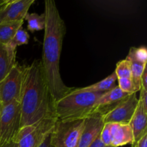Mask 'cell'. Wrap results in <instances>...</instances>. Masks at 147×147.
<instances>
[{"label": "cell", "mask_w": 147, "mask_h": 147, "mask_svg": "<svg viewBox=\"0 0 147 147\" xmlns=\"http://www.w3.org/2000/svg\"><path fill=\"white\" fill-rule=\"evenodd\" d=\"M111 142L113 147L123 146L134 143V134L130 125L123 123H111Z\"/></svg>", "instance_id": "7c38bea8"}, {"label": "cell", "mask_w": 147, "mask_h": 147, "mask_svg": "<svg viewBox=\"0 0 147 147\" xmlns=\"http://www.w3.org/2000/svg\"><path fill=\"white\" fill-rule=\"evenodd\" d=\"M24 20L27 22V30L31 32L40 31L45 29V13L38 14L37 13H29L26 14Z\"/></svg>", "instance_id": "ac0fdd59"}, {"label": "cell", "mask_w": 147, "mask_h": 147, "mask_svg": "<svg viewBox=\"0 0 147 147\" xmlns=\"http://www.w3.org/2000/svg\"><path fill=\"white\" fill-rule=\"evenodd\" d=\"M131 65V80L134 86L135 90L137 93L141 89V78L142 73L146 67V64H143L139 61L136 60L131 54H128L126 57Z\"/></svg>", "instance_id": "2e32d148"}, {"label": "cell", "mask_w": 147, "mask_h": 147, "mask_svg": "<svg viewBox=\"0 0 147 147\" xmlns=\"http://www.w3.org/2000/svg\"><path fill=\"white\" fill-rule=\"evenodd\" d=\"M129 95V93L122 91L119 86H116L111 90L101 95L96 103L93 113H98L102 116H105L114 109Z\"/></svg>", "instance_id": "8fae6325"}, {"label": "cell", "mask_w": 147, "mask_h": 147, "mask_svg": "<svg viewBox=\"0 0 147 147\" xmlns=\"http://www.w3.org/2000/svg\"><path fill=\"white\" fill-rule=\"evenodd\" d=\"M84 119L62 121L56 119L51 134L53 147H78Z\"/></svg>", "instance_id": "5b68a950"}, {"label": "cell", "mask_w": 147, "mask_h": 147, "mask_svg": "<svg viewBox=\"0 0 147 147\" xmlns=\"http://www.w3.org/2000/svg\"><path fill=\"white\" fill-rule=\"evenodd\" d=\"M141 88L147 90V69L145 67L141 78Z\"/></svg>", "instance_id": "484cf974"}, {"label": "cell", "mask_w": 147, "mask_h": 147, "mask_svg": "<svg viewBox=\"0 0 147 147\" xmlns=\"http://www.w3.org/2000/svg\"><path fill=\"white\" fill-rule=\"evenodd\" d=\"M88 147H113V146H106V145H105L102 142V141L100 140V136H99L98 137L97 139H96V140H95L94 142H93Z\"/></svg>", "instance_id": "83f0119b"}, {"label": "cell", "mask_w": 147, "mask_h": 147, "mask_svg": "<svg viewBox=\"0 0 147 147\" xmlns=\"http://www.w3.org/2000/svg\"><path fill=\"white\" fill-rule=\"evenodd\" d=\"M45 26L41 63L46 82L54 102L64 97L73 88L67 87L60 73V59L63 37L66 33L64 21L61 18L55 2L45 1Z\"/></svg>", "instance_id": "6da1fadb"}, {"label": "cell", "mask_w": 147, "mask_h": 147, "mask_svg": "<svg viewBox=\"0 0 147 147\" xmlns=\"http://www.w3.org/2000/svg\"><path fill=\"white\" fill-rule=\"evenodd\" d=\"M111 123H104L103 129L100 133V138L103 144L106 146H111Z\"/></svg>", "instance_id": "603a6c76"}, {"label": "cell", "mask_w": 147, "mask_h": 147, "mask_svg": "<svg viewBox=\"0 0 147 147\" xmlns=\"http://www.w3.org/2000/svg\"><path fill=\"white\" fill-rule=\"evenodd\" d=\"M129 53L140 63L143 64L147 63V50L144 46H141L139 47H131Z\"/></svg>", "instance_id": "44dd1931"}, {"label": "cell", "mask_w": 147, "mask_h": 147, "mask_svg": "<svg viewBox=\"0 0 147 147\" xmlns=\"http://www.w3.org/2000/svg\"><path fill=\"white\" fill-rule=\"evenodd\" d=\"M2 147H18L17 146V144L14 142H11L7 144L6 145L3 146Z\"/></svg>", "instance_id": "f1b7e54d"}, {"label": "cell", "mask_w": 147, "mask_h": 147, "mask_svg": "<svg viewBox=\"0 0 147 147\" xmlns=\"http://www.w3.org/2000/svg\"><path fill=\"white\" fill-rule=\"evenodd\" d=\"M117 80L119 82V86H118L123 92L126 93H129V94L136 93L131 79L118 78Z\"/></svg>", "instance_id": "7402d4cb"}, {"label": "cell", "mask_w": 147, "mask_h": 147, "mask_svg": "<svg viewBox=\"0 0 147 147\" xmlns=\"http://www.w3.org/2000/svg\"><path fill=\"white\" fill-rule=\"evenodd\" d=\"M139 99L136 93L129 94L114 109L103 116V122L104 123L128 124L136 111Z\"/></svg>", "instance_id": "ba28073f"}, {"label": "cell", "mask_w": 147, "mask_h": 147, "mask_svg": "<svg viewBox=\"0 0 147 147\" xmlns=\"http://www.w3.org/2000/svg\"><path fill=\"white\" fill-rule=\"evenodd\" d=\"M16 63V50L0 43V80L4 79Z\"/></svg>", "instance_id": "5bb4252c"}, {"label": "cell", "mask_w": 147, "mask_h": 147, "mask_svg": "<svg viewBox=\"0 0 147 147\" xmlns=\"http://www.w3.org/2000/svg\"><path fill=\"white\" fill-rule=\"evenodd\" d=\"M103 93L80 91L74 88L54 103L56 119L67 121L86 119L93 114L96 103Z\"/></svg>", "instance_id": "3957f363"}, {"label": "cell", "mask_w": 147, "mask_h": 147, "mask_svg": "<svg viewBox=\"0 0 147 147\" xmlns=\"http://www.w3.org/2000/svg\"><path fill=\"white\" fill-rule=\"evenodd\" d=\"M29 40H30V34L26 30H24L22 28V27H21L17 30L15 35L14 36L12 40L10 41V42L7 44V45L10 48L16 50V48L18 46L28 44Z\"/></svg>", "instance_id": "d6986e66"}, {"label": "cell", "mask_w": 147, "mask_h": 147, "mask_svg": "<svg viewBox=\"0 0 147 147\" xmlns=\"http://www.w3.org/2000/svg\"><path fill=\"white\" fill-rule=\"evenodd\" d=\"M23 22L24 21L0 24V43L9 44L17 30L22 26Z\"/></svg>", "instance_id": "e0dca14e"}, {"label": "cell", "mask_w": 147, "mask_h": 147, "mask_svg": "<svg viewBox=\"0 0 147 147\" xmlns=\"http://www.w3.org/2000/svg\"><path fill=\"white\" fill-rule=\"evenodd\" d=\"M55 121V118L45 119L31 126L20 128L13 142L18 147H39L52 132Z\"/></svg>", "instance_id": "8992f818"}, {"label": "cell", "mask_w": 147, "mask_h": 147, "mask_svg": "<svg viewBox=\"0 0 147 147\" xmlns=\"http://www.w3.org/2000/svg\"><path fill=\"white\" fill-rule=\"evenodd\" d=\"M23 67L16 63L4 79L0 80V103L1 105L14 100L20 102Z\"/></svg>", "instance_id": "52a82bcc"}, {"label": "cell", "mask_w": 147, "mask_h": 147, "mask_svg": "<svg viewBox=\"0 0 147 147\" xmlns=\"http://www.w3.org/2000/svg\"><path fill=\"white\" fill-rule=\"evenodd\" d=\"M51 134L52 132H50L49 134L47 135V136L45 138L42 143L40 144V146L39 147H53L51 144Z\"/></svg>", "instance_id": "4316f807"}, {"label": "cell", "mask_w": 147, "mask_h": 147, "mask_svg": "<svg viewBox=\"0 0 147 147\" xmlns=\"http://www.w3.org/2000/svg\"><path fill=\"white\" fill-rule=\"evenodd\" d=\"M104 126L103 116L93 113L84 119L83 131L78 147H88L100 135Z\"/></svg>", "instance_id": "30bf717a"}, {"label": "cell", "mask_w": 147, "mask_h": 147, "mask_svg": "<svg viewBox=\"0 0 147 147\" xmlns=\"http://www.w3.org/2000/svg\"><path fill=\"white\" fill-rule=\"evenodd\" d=\"M7 0H0V7H1V6L4 5V4L7 2Z\"/></svg>", "instance_id": "f546056e"}, {"label": "cell", "mask_w": 147, "mask_h": 147, "mask_svg": "<svg viewBox=\"0 0 147 147\" xmlns=\"http://www.w3.org/2000/svg\"><path fill=\"white\" fill-rule=\"evenodd\" d=\"M20 102L1 105L0 109V147L13 142L20 129Z\"/></svg>", "instance_id": "277c9868"}, {"label": "cell", "mask_w": 147, "mask_h": 147, "mask_svg": "<svg viewBox=\"0 0 147 147\" xmlns=\"http://www.w3.org/2000/svg\"><path fill=\"white\" fill-rule=\"evenodd\" d=\"M1 103H0V109H1Z\"/></svg>", "instance_id": "4dcf8cb0"}, {"label": "cell", "mask_w": 147, "mask_h": 147, "mask_svg": "<svg viewBox=\"0 0 147 147\" xmlns=\"http://www.w3.org/2000/svg\"><path fill=\"white\" fill-rule=\"evenodd\" d=\"M139 91H140V96H139V102L141 103L145 111L147 112V90L141 88Z\"/></svg>", "instance_id": "cb8c5ba5"}, {"label": "cell", "mask_w": 147, "mask_h": 147, "mask_svg": "<svg viewBox=\"0 0 147 147\" xmlns=\"http://www.w3.org/2000/svg\"><path fill=\"white\" fill-rule=\"evenodd\" d=\"M132 147H147V134L136 143L132 144Z\"/></svg>", "instance_id": "d4e9b609"}, {"label": "cell", "mask_w": 147, "mask_h": 147, "mask_svg": "<svg viewBox=\"0 0 147 147\" xmlns=\"http://www.w3.org/2000/svg\"><path fill=\"white\" fill-rule=\"evenodd\" d=\"M117 81V77L115 72L112 73L110 76L106 77L98 83H94L90 86H86L80 88H76L80 91L96 92V93H106L109 91L113 88L116 87V82Z\"/></svg>", "instance_id": "9a60e30c"}, {"label": "cell", "mask_w": 147, "mask_h": 147, "mask_svg": "<svg viewBox=\"0 0 147 147\" xmlns=\"http://www.w3.org/2000/svg\"><path fill=\"white\" fill-rule=\"evenodd\" d=\"M54 103L41 60H34L30 65L24 66L20 99V128L31 126L45 119H56Z\"/></svg>", "instance_id": "7a4b0ae2"}, {"label": "cell", "mask_w": 147, "mask_h": 147, "mask_svg": "<svg viewBox=\"0 0 147 147\" xmlns=\"http://www.w3.org/2000/svg\"><path fill=\"white\" fill-rule=\"evenodd\" d=\"M129 124L133 131V144L136 143L147 134V112L139 102Z\"/></svg>", "instance_id": "4fadbf2b"}, {"label": "cell", "mask_w": 147, "mask_h": 147, "mask_svg": "<svg viewBox=\"0 0 147 147\" xmlns=\"http://www.w3.org/2000/svg\"><path fill=\"white\" fill-rule=\"evenodd\" d=\"M34 0H7L0 7V24L24 21Z\"/></svg>", "instance_id": "9c48e42d"}, {"label": "cell", "mask_w": 147, "mask_h": 147, "mask_svg": "<svg viewBox=\"0 0 147 147\" xmlns=\"http://www.w3.org/2000/svg\"><path fill=\"white\" fill-rule=\"evenodd\" d=\"M115 73L118 78H129L131 79V65L128 60L124 59L118 62L116 64Z\"/></svg>", "instance_id": "ffe728a7"}]
</instances>
